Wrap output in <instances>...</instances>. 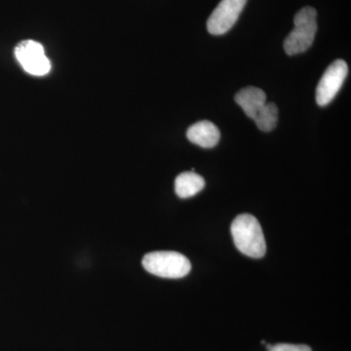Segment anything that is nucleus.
<instances>
[{
  "label": "nucleus",
  "instance_id": "1",
  "mask_svg": "<svg viewBox=\"0 0 351 351\" xmlns=\"http://www.w3.org/2000/svg\"><path fill=\"white\" fill-rule=\"evenodd\" d=\"M232 234L235 246L242 254L254 258H263L267 252L262 226L249 214L237 216L232 221Z\"/></svg>",
  "mask_w": 351,
  "mask_h": 351
},
{
  "label": "nucleus",
  "instance_id": "2",
  "mask_svg": "<svg viewBox=\"0 0 351 351\" xmlns=\"http://www.w3.org/2000/svg\"><path fill=\"white\" fill-rule=\"evenodd\" d=\"M317 12L313 7H304L295 16V27L284 41V50L288 55L306 52L313 45L317 32Z\"/></svg>",
  "mask_w": 351,
  "mask_h": 351
},
{
  "label": "nucleus",
  "instance_id": "3",
  "mask_svg": "<svg viewBox=\"0 0 351 351\" xmlns=\"http://www.w3.org/2000/svg\"><path fill=\"white\" fill-rule=\"evenodd\" d=\"M143 267L149 274L162 278L178 279L188 276L191 269L189 258L172 251H158L147 254Z\"/></svg>",
  "mask_w": 351,
  "mask_h": 351
},
{
  "label": "nucleus",
  "instance_id": "4",
  "mask_svg": "<svg viewBox=\"0 0 351 351\" xmlns=\"http://www.w3.org/2000/svg\"><path fill=\"white\" fill-rule=\"evenodd\" d=\"M15 56L22 68L29 75L43 76L50 73L51 63L40 43L34 40L22 41L16 46Z\"/></svg>",
  "mask_w": 351,
  "mask_h": 351
},
{
  "label": "nucleus",
  "instance_id": "5",
  "mask_svg": "<svg viewBox=\"0 0 351 351\" xmlns=\"http://www.w3.org/2000/svg\"><path fill=\"white\" fill-rule=\"evenodd\" d=\"M348 73V64L343 60H336L328 66L316 89V101L320 107H325L334 100Z\"/></svg>",
  "mask_w": 351,
  "mask_h": 351
},
{
  "label": "nucleus",
  "instance_id": "6",
  "mask_svg": "<svg viewBox=\"0 0 351 351\" xmlns=\"http://www.w3.org/2000/svg\"><path fill=\"white\" fill-rule=\"evenodd\" d=\"M247 0H221L207 21V29L213 36L230 31L239 20Z\"/></svg>",
  "mask_w": 351,
  "mask_h": 351
},
{
  "label": "nucleus",
  "instance_id": "7",
  "mask_svg": "<svg viewBox=\"0 0 351 351\" xmlns=\"http://www.w3.org/2000/svg\"><path fill=\"white\" fill-rule=\"evenodd\" d=\"M186 137L193 144L204 149H211L218 145L221 133L218 127L211 121L203 120L189 127L186 132Z\"/></svg>",
  "mask_w": 351,
  "mask_h": 351
},
{
  "label": "nucleus",
  "instance_id": "8",
  "mask_svg": "<svg viewBox=\"0 0 351 351\" xmlns=\"http://www.w3.org/2000/svg\"><path fill=\"white\" fill-rule=\"evenodd\" d=\"M235 101L242 108L247 117L254 120L267 104V96L260 88L246 87L235 95Z\"/></svg>",
  "mask_w": 351,
  "mask_h": 351
},
{
  "label": "nucleus",
  "instance_id": "9",
  "mask_svg": "<svg viewBox=\"0 0 351 351\" xmlns=\"http://www.w3.org/2000/svg\"><path fill=\"white\" fill-rule=\"evenodd\" d=\"M205 186V181L200 175L191 171L184 172L175 180V191L180 198L193 197Z\"/></svg>",
  "mask_w": 351,
  "mask_h": 351
},
{
  "label": "nucleus",
  "instance_id": "10",
  "mask_svg": "<svg viewBox=\"0 0 351 351\" xmlns=\"http://www.w3.org/2000/svg\"><path fill=\"white\" fill-rule=\"evenodd\" d=\"M254 121L263 132H270L276 128L278 121V108L274 103H267L256 115Z\"/></svg>",
  "mask_w": 351,
  "mask_h": 351
},
{
  "label": "nucleus",
  "instance_id": "11",
  "mask_svg": "<svg viewBox=\"0 0 351 351\" xmlns=\"http://www.w3.org/2000/svg\"><path fill=\"white\" fill-rule=\"evenodd\" d=\"M269 351H313L306 345H290V343H278L271 346Z\"/></svg>",
  "mask_w": 351,
  "mask_h": 351
}]
</instances>
